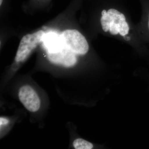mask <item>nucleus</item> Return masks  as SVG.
Listing matches in <instances>:
<instances>
[{
    "label": "nucleus",
    "mask_w": 149,
    "mask_h": 149,
    "mask_svg": "<svg viewBox=\"0 0 149 149\" xmlns=\"http://www.w3.org/2000/svg\"><path fill=\"white\" fill-rule=\"evenodd\" d=\"M95 34L113 38L125 43L141 55H148L147 44L139 37L136 23L125 9L116 6H102L93 13Z\"/></svg>",
    "instance_id": "obj_1"
},
{
    "label": "nucleus",
    "mask_w": 149,
    "mask_h": 149,
    "mask_svg": "<svg viewBox=\"0 0 149 149\" xmlns=\"http://www.w3.org/2000/svg\"><path fill=\"white\" fill-rule=\"evenodd\" d=\"M61 39L65 46L77 56H85L91 51L89 41L79 29H66L62 33Z\"/></svg>",
    "instance_id": "obj_2"
},
{
    "label": "nucleus",
    "mask_w": 149,
    "mask_h": 149,
    "mask_svg": "<svg viewBox=\"0 0 149 149\" xmlns=\"http://www.w3.org/2000/svg\"><path fill=\"white\" fill-rule=\"evenodd\" d=\"M46 34L43 30L24 35L22 38L16 53L15 61L19 63L24 61L32 51L43 42Z\"/></svg>",
    "instance_id": "obj_3"
},
{
    "label": "nucleus",
    "mask_w": 149,
    "mask_h": 149,
    "mask_svg": "<svg viewBox=\"0 0 149 149\" xmlns=\"http://www.w3.org/2000/svg\"><path fill=\"white\" fill-rule=\"evenodd\" d=\"M19 100L25 108L29 111L35 112L39 110L41 105L40 98L31 86L24 85L19 91Z\"/></svg>",
    "instance_id": "obj_4"
},
{
    "label": "nucleus",
    "mask_w": 149,
    "mask_h": 149,
    "mask_svg": "<svg viewBox=\"0 0 149 149\" xmlns=\"http://www.w3.org/2000/svg\"><path fill=\"white\" fill-rule=\"evenodd\" d=\"M48 55L49 59L51 61L67 67L74 66L78 61V56L65 47V48L60 49L56 52L48 53Z\"/></svg>",
    "instance_id": "obj_5"
},
{
    "label": "nucleus",
    "mask_w": 149,
    "mask_h": 149,
    "mask_svg": "<svg viewBox=\"0 0 149 149\" xmlns=\"http://www.w3.org/2000/svg\"><path fill=\"white\" fill-rule=\"evenodd\" d=\"M136 29L139 37L146 44L149 43V3L143 7L141 19L136 23Z\"/></svg>",
    "instance_id": "obj_6"
},
{
    "label": "nucleus",
    "mask_w": 149,
    "mask_h": 149,
    "mask_svg": "<svg viewBox=\"0 0 149 149\" xmlns=\"http://www.w3.org/2000/svg\"><path fill=\"white\" fill-rule=\"evenodd\" d=\"M43 42L48 53L56 52L61 49L60 38L56 34H50L45 35Z\"/></svg>",
    "instance_id": "obj_7"
},
{
    "label": "nucleus",
    "mask_w": 149,
    "mask_h": 149,
    "mask_svg": "<svg viewBox=\"0 0 149 149\" xmlns=\"http://www.w3.org/2000/svg\"><path fill=\"white\" fill-rule=\"evenodd\" d=\"M73 147L76 149H91L93 148V144L84 139H77L73 143Z\"/></svg>",
    "instance_id": "obj_8"
},
{
    "label": "nucleus",
    "mask_w": 149,
    "mask_h": 149,
    "mask_svg": "<svg viewBox=\"0 0 149 149\" xmlns=\"http://www.w3.org/2000/svg\"><path fill=\"white\" fill-rule=\"evenodd\" d=\"M9 123L8 119L4 118L1 117L0 118V124L1 125H5Z\"/></svg>",
    "instance_id": "obj_9"
},
{
    "label": "nucleus",
    "mask_w": 149,
    "mask_h": 149,
    "mask_svg": "<svg viewBox=\"0 0 149 149\" xmlns=\"http://www.w3.org/2000/svg\"><path fill=\"white\" fill-rule=\"evenodd\" d=\"M3 0H0V5H1L2 3H3Z\"/></svg>",
    "instance_id": "obj_10"
}]
</instances>
